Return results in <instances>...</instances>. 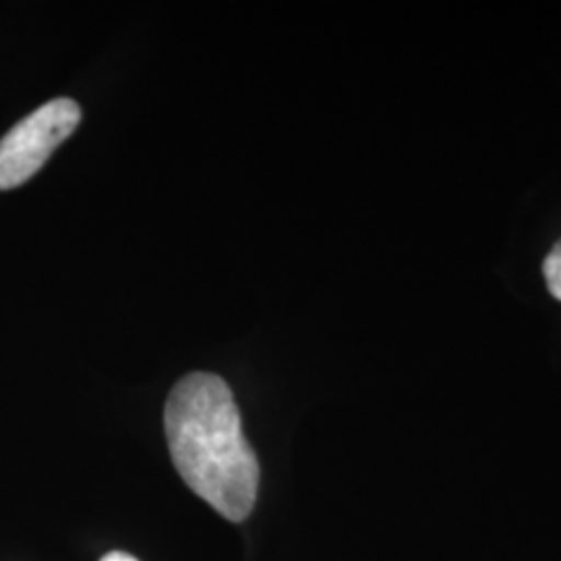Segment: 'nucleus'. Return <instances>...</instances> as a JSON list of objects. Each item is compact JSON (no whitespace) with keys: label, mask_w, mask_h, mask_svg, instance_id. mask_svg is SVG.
Wrapping results in <instances>:
<instances>
[{"label":"nucleus","mask_w":561,"mask_h":561,"mask_svg":"<svg viewBox=\"0 0 561 561\" xmlns=\"http://www.w3.org/2000/svg\"><path fill=\"white\" fill-rule=\"evenodd\" d=\"M164 433L181 479L222 518L243 522L254 510L261 463L243 435L229 385L210 373H192L164 405Z\"/></svg>","instance_id":"f257e3e1"},{"label":"nucleus","mask_w":561,"mask_h":561,"mask_svg":"<svg viewBox=\"0 0 561 561\" xmlns=\"http://www.w3.org/2000/svg\"><path fill=\"white\" fill-rule=\"evenodd\" d=\"M80 121V104L71 99L46 102L21 119L0 140V190H13L32 180L78 129Z\"/></svg>","instance_id":"f03ea898"},{"label":"nucleus","mask_w":561,"mask_h":561,"mask_svg":"<svg viewBox=\"0 0 561 561\" xmlns=\"http://www.w3.org/2000/svg\"><path fill=\"white\" fill-rule=\"evenodd\" d=\"M542 275L549 294L561 301V240L551 248L542 262Z\"/></svg>","instance_id":"7ed1b4c3"},{"label":"nucleus","mask_w":561,"mask_h":561,"mask_svg":"<svg viewBox=\"0 0 561 561\" xmlns=\"http://www.w3.org/2000/svg\"><path fill=\"white\" fill-rule=\"evenodd\" d=\"M101 561H138L136 558H131V556H127V553H121V551H113V553H108V556H104Z\"/></svg>","instance_id":"20e7f679"}]
</instances>
